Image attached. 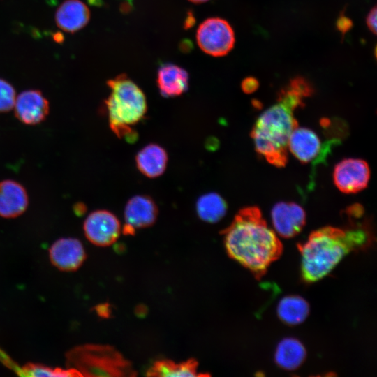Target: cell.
Returning <instances> with one entry per match:
<instances>
[{"label": "cell", "mask_w": 377, "mask_h": 377, "mask_svg": "<svg viewBox=\"0 0 377 377\" xmlns=\"http://www.w3.org/2000/svg\"><path fill=\"white\" fill-rule=\"evenodd\" d=\"M222 234L230 257L261 279L282 253L283 245L256 207L243 208Z\"/></svg>", "instance_id": "cell-1"}, {"label": "cell", "mask_w": 377, "mask_h": 377, "mask_svg": "<svg viewBox=\"0 0 377 377\" xmlns=\"http://www.w3.org/2000/svg\"><path fill=\"white\" fill-rule=\"evenodd\" d=\"M158 216V207L154 200L148 195H138L127 202L124 209L125 234L132 235L135 229L152 226Z\"/></svg>", "instance_id": "cell-9"}, {"label": "cell", "mask_w": 377, "mask_h": 377, "mask_svg": "<svg viewBox=\"0 0 377 377\" xmlns=\"http://www.w3.org/2000/svg\"><path fill=\"white\" fill-rule=\"evenodd\" d=\"M108 85L111 92L105 104L110 128L117 137L134 142L137 133L132 126L145 116L146 97L139 87L126 75L108 80Z\"/></svg>", "instance_id": "cell-4"}, {"label": "cell", "mask_w": 377, "mask_h": 377, "mask_svg": "<svg viewBox=\"0 0 377 377\" xmlns=\"http://www.w3.org/2000/svg\"><path fill=\"white\" fill-rule=\"evenodd\" d=\"M90 12L80 0H66L57 8L55 22L64 31L74 33L83 28L89 22Z\"/></svg>", "instance_id": "cell-15"}, {"label": "cell", "mask_w": 377, "mask_h": 377, "mask_svg": "<svg viewBox=\"0 0 377 377\" xmlns=\"http://www.w3.org/2000/svg\"><path fill=\"white\" fill-rule=\"evenodd\" d=\"M371 243L369 233L362 226L342 229L332 226L312 232L297 248L301 254V274L306 283L327 276L352 251L365 249Z\"/></svg>", "instance_id": "cell-3"}, {"label": "cell", "mask_w": 377, "mask_h": 377, "mask_svg": "<svg viewBox=\"0 0 377 377\" xmlns=\"http://www.w3.org/2000/svg\"><path fill=\"white\" fill-rule=\"evenodd\" d=\"M321 141L312 130L297 126L292 132L288 142V149L302 163L316 159L321 152Z\"/></svg>", "instance_id": "cell-13"}, {"label": "cell", "mask_w": 377, "mask_h": 377, "mask_svg": "<svg viewBox=\"0 0 377 377\" xmlns=\"http://www.w3.org/2000/svg\"><path fill=\"white\" fill-rule=\"evenodd\" d=\"M259 86L258 80L252 77L245 78L242 82V88L244 92L250 94L257 89Z\"/></svg>", "instance_id": "cell-25"}, {"label": "cell", "mask_w": 377, "mask_h": 377, "mask_svg": "<svg viewBox=\"0 0 377 377\" xmlns=\"http://www.w3.org/2000/svg\"><path fill=\"white\" fill-rule=\"evenodd\" d=\"M311 93L309 83L296 77L282 89L277 103L256 121L251 133L256 150L272 165L282 167L286 164L288 140L298 126L294 112Z\"/></svg>", "instance_id": "cell-2"}, {"label": "cell", "mask_w": 377, "mask_h": 377, "mask_svg": "<svg viewBox=\"0 0 377 377\" xmlns=\"http://www.w3.org/2000/svg\"><path fill=\"white\" fill-rule=\"evenodd\" d=\"M15 114L22 123L27 125L39 124L49 112V102L38 90H27L15 99Z\"/></svg>", "instance_id": "cell-12"}, {"label": "cell", "mask_w": 377, "mask_h": 377, "mask_svg": "<svg viewBox=\"0 0 377 377\" xmlns=\"http://www.w3.org/2000/svg\"><path fill=\"white\" fill-rule=\"evenodd\" d=\"M16 99L15 91L7 81L0 79V113L13 109Z\"/></svg>", "instance_id": "cell-23"}, {"label": "cell", "mask_w": 377, "mask_h": 377, "mask_svg": "<svg viewBox=\"0 0 377 377\" xmlns=\"http://www.w3.org/2000/svg\"><path fill=\"white\" fill-rule=\"evenodd\" d=\"M0 361L7 367L20 376L21 367L18 366L6 353L0 348Z\"/></svg>", "instance_id": "cell-24"}, {"label": "cell", "mask_w": 377, "mask_h": 377, "mask_svg": "<svg viewBox=\"0 0 377 377\" xmlns=\"http://www.w3.org/2000/svg\"><path fill=\"white\" fill-rule=\"evenodd\" d=\"M306 355L303 344L295 338L288 337L279 343L275 353V361L282 369L292 371L302 364Z\"/></svg>", "instance_id": "cell-18"}, {"label": "cell", "mask_w": 377, "mask_h": 377, "mask_svg": "<svg viewBox=\"0 0 377 377\" xmlns=\"http://www.w3.org/2000/svg\"><path fill=\"white\" fill-rule=\"evenodd\" d=\"M49 256L52 265L64 272L77 270L86 259L82 244L75 238L57 240L50 248Z\"/></svg>", "instance_id": "cell-11"}, {"label": "cell", "mask_w": 377, "mask_h": 377, "mask_svg": "<svg viewBox=\"0 0 377 377\" xmlns=\"http://www.w3.org/2000/svg\"><path fill=\"white\" fill-rule=\"evenodd\" d=\"M28 195L25 188L13 180L0 182V216L15 218L27 208Z\"/></svg>", "instance_id": "cell-14"}, {"label": "cell", "mask_w": 377, "mask_h": 377, "mask_svg": "<svg viewBox=\"0 0 377 377\" xmlns=\"http://www.w3.org/2000/svg\"><path fill=\"white\" fill-rule=\"evenodd\" d=\"M87 239L99 246L112 244L120 235L121 225L119 219L112 212L96 210L87 217L83 225Z\"/></svg>", "instance_id": "cell-7"}, {"label": "cell", "mask_w": 377, "mask_h": 377, "mask_svg": "<svg viewBox=\"0 0 377 377\" xmlns=\"http://www.w3.org/2000/svg\"><path fill=\"white\" fill-rule=\"evenodd\" d=\"M168 160L165 149L154 143L145 146L135 156L138 170L149 178H156L163 175L165 170Z\"/></svg>", "instance_id": "cell-16"}, {"label": "cell", "mask_w": 377, "mask_h": 377, "mask_svg": "<svg viewBox=\"0 0 377 377\" xmlns=\"http://www.w3.org/2000/svg\"><path fill=\"white\" fill-rule=\"evenodd\" d=\"M370 178V169L366 161L359 158H346L334 167L333 179L341 192L354 193L364 189Z\"/></svg>", "instance_id": "cell-8"}, {"label": "cell", "mask_w": 377, "mask_h": 377, "mask_svg": "<svg viewBox=\"0 0 377 377\" xmlns=\"http://www.w3.org/2000/svg\"><path fill=\"white\" fill-rule=\"evenodd\" d=\"M309 303L298 295L283 297L277 306V315L281 321L289 325H296L304 322L309 313Z\"/></svg>", "instance_id": "cell-19"}, {"label": "cell", "mask_w": 377, "mask_h": 377, "mask_svg": "<svg viewBox=\"0 0 377 377\" xmlns=\"http://www.w3.org/2000/svg\"><path fill=\"white\" fill-rule=\"evenodd\" d=\"M149 376H199L198 362L193 359L180 363L172 360H161L156 361L147 370Z\"/></svg>", "instance_id": "cell-20"}, {"label": "cell", "mask_w": 377, "mask_h": 377, "mask_svg": "<svg viewBox=\"0 0 377 377\" xmlns=\"http://www.w3.org/2000/svg\"><path fill=\"white\" fill-rule=\"evenodd\" d=\"M271 218L275 232L283 238L295 237L306 222L304 210L295 202L276 203L272 209Z\"/></svg>", "instance_id": "cell-10"}, {"label": "cell", "mask_w": 377, "mask_h": 377, "mask_svg": "<svg viewBox=\"0 0 377 377\" xmlns=\"http://www.w3.org/2000/svg\"><path fill=\"white\" fill-rule=\"evenodd\" d=\"M157 84L163 96H177L187 90L188 75L179 66L170 64H164L158 71Z\"/></svg>", "instance_id": "cell-17"}, {"label": "cell", "mask_w": 377, "mask_h": 377, "mask_svg": "<svg viewBox=\"0 0 377 377\" xmlns=\"http://www.w3.org/2000/svg\"><path fill=\"white\" fill-rule=\"evenodd\" d=\"M196 211L200 219L208 223L220 221L226 214L227 204L216 193L201 195L196 202Z\"/></svg>", "instance_id": "cell-21"}, {"label": "cell", "mask_w": 377, "mask_h": 377, "mask_svg": "<svg viewBox=\"0 0 377 377\" xmlns=\"http://www.w3.org/2000/svg\"><path fill=\"white\" fill-rule=\"evenodd\" d=\"M352 24L351 20L345 16H341L338 19L337 23L338 29L343 34H345L347 31H348L352 27Z\"/></svg>", "instance_id": "cell-27"}, {"label": "cell", "mask_w": 377, "mask_h": 377, "mask_svg": "<svg viewBox=\"0 0 377 377\" xmlns=\"http://www.w3.org/2000/svg\"><path fill=\"white\" fill-rule=\"evenodd\" d=\"M376 15H377V8L376 6L372 8L369 13H368V15L366 19L367 24L369 29L373 32L374 34H376Z\"/></svg>", "instance_id": "cell-26"}, {"label": "cell", "mask_w": 377, "mask_h": 377, "mask_svg": "<svg viewBox=\"0 0 377 377\" xmlns=\"http://www.w3.org/2000/svg\"><path fill=\"white\" fill-rule=\"evenodd\" d=\"M199 47L214 57L227 54L235 44V34L230 24L221 18L213 17L204 21L196 34Z\"/></svg>", "instance_id": "cell-6"}, {"label": "cell", "mask_w": 377, "mask_h": 377, "mask_svg": "<svg viewBox=\"0 0 377 377\" xmlns=\"http://www.w3.org/2000/svg\"><path fill=\"white\" fill-rule=\"evenodd\" d=\"M189 1L193 3H202L209 0H189Z\"/></svg>", "instance_id": "cell-28"}, {"label": "cell", "mask_w": 377, "mask_h": 377, "mask_svg": "<svg viewBox=\"0 0 377 377\" xmlns=\"http://www.w3.org/2000/svg\"><path fill=\"white\" fill-rule=\"evenodd\" d=\"M20 376H63L77 377L82 376L81 374L73 368L63 369L61 368H51L42 364L29 362L21 367Z\"/></svg>", "instance_id": "cell-22"}, {"label": "cell", "mask_w": 377, "mask_h": 377, "mask_svg": "<svg viewBox=\"0 0 377 377\" xmlns=\"http://www.w3.org/2000/svg\"><path fill=\"white\" fill-rule=\"evenodd\" d=\"M68 368L77 370L82 376H133L130 362L108 345L84 344L70 349L65 355Z\"/></svg>", "instance_id": "cell-5"}]
</instances>
